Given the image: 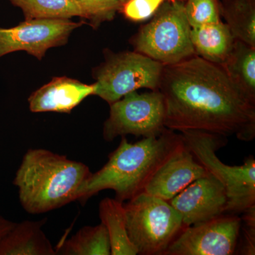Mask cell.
Segmentation results:
<instances>
[{
    "label": "cell",
    "instance_id": "cell-26",
    "mask_svg": "<svg viewBox=\"0 0 255 255\" xmlns=\"http://www.w3.org/2000/svg\"><path fill=\"white\" fill-rule=\"evenodd\" d=\"M128 1H129V0H119V1H120L122 5L125 4V3L127 2Z\"/></svg>",
    "mask_w": 255,
    "mask_h": 255
},
{
    "label": "cell",
    "instance_id": "cell-13",
    "mask_svg": "<svg viewBox=\"0 0 255 255\" xmlns=\"http://www.w3.org/2000/svg\"><path fill=\"white\" fill-rule=\"evenodd\" d=\"M94 92V84L87 85L67 77L55 78L30 96L29 109L33 113L70 114Z\"/></svg>",
    "mask_w": 255,
    "mask_h": 255
},
{
    "label": "cell",
    "instance_id": "cell-17",
    "mask_svg": "<svg viewBox=\"0 0 255 255\" xmlns=\"http://www.w3.org/2000/svg\"><path fill=\"white\" fill-rule=\"evenodd\" d=\"M228 77L247 95L255 100V48L235 39L222 64Z\"/></svg>",
    "mask_w": 255,
    "mask_h": 255
},
{
    "label": "cell",
    "instance_id": "cell-9",
    "mask_svg": "<svg viewBox=\"0 0 255 255\" xmlns=\"http://www.w3.org/2000/svg\"><path fill=\"white\" fill-rule=\"evenodd\" d=\"M241 231V218L223 214L184 228L164 255H232L236 253Z\"/></svg>",
    "mask_w": 255,
    "mask_h": 255
},
{
    "label": "cell",
    "instance_id": "cell-3",
    "mask_svg": "<svg viewBox=\"0 0 255 255\" xmlns=\"http://www.w3.org/2000/svg\"><path fill=\"white\" fill-rule=\"evenodd\" d=\"M86 164L46 149H29L23 155L13 184L23 209L41 214L77 201L91 175Z\"/></svg>",
    "mask_w": 255,
    "mask_h": 255
},
{
    "label": "cell",
    "instance_id": "cell-16",
    "mask_svg": "<svg viewBox=\"0 0 255 255\" xmlns=\"http://www.w3.org/2000/svg\"><path fill=\"white\" fill-rule=\"evenodd\" d=\"M99 214L110 237L111 255H137L136 248L128 235L123 202L105 198L99 206Z\"/></svg>",
    "mask_w": 255,
    "mask_h": 255
},
{
    "label": "cell",
    "instance_id": "cell-15",
    "mask_svg": "<svg viewBox=\"0 0 255 255\" xmlns=\"http://www.w3.org/2000/svg\"><path fill=\"white\" fill-rule=\"evenodd\" d=\"M191 40L196 55L221 65L232 49L235 38L226 23L220 21L191 28Z\"/></svg>",
    "mask_w": 255,
    "mask_h": 255
},
{
    "label": "cell",
    "instance_id": "cell-5",
    "mask_svg": "<svg viewBox=\"0 0 255 255\" xmlns=\"http://www.w3.org/2000/svg\"><path fill=\"white\" fill-rule=\"evenodd\" d=\"M129 239L137 255H164L184 228L181 214L169 204L142 192L124 205Z\"/></svg>",
    "mask_w": 255,
    "mask_h": 255
},
{
    "label": "cell",
    "instance_id": "cell-21",
    "mask_svg": "<svg viewBox=\"0 0 255 255\" xmlns=\"http://www.w3.org/2000/svg\"><path fill=\"white\" fill-rule=\"evenodd\" d=\"M184 10L191 27L221 21L220 0H186Z\"/></svg>",
    "mask_w": 255,
    "mask_h": 255
},
{
    "label": "cell",
    "instance_id": "cell-12",
    "mask_svg": "<svg viewBox=\"0 0 255 255\" xmlns=\"http://www.w3.org/2000/svg\"><path fill=\"white\" fill-rule=\"evenodd\" d=\"M208 173L186 147L156 172L144 192L169 201L191 183Z\"/></svg>",
    "mask_w": 255,
    "mask_h": 255
},
{
    "label": "cell",
    "instance_id": "cell-11",
    "mask_svg": "<svg viewBox=\"0 0 255 255\" xmlns=\"http://www.w3.org/2000/svg\"><path fill=\"white\" fill-rule=\"evenodd\" d=\"M169 203L181 214L186 228L225 214L228 198L223 184L208 173L189 184Z\"/></svg>",
    "mask_w": 255,
    "mask_h": 255
},
{
    "label": "cell",
    "instance_id": "cell-10",
    "mask_svg": "<svg viewBox=\"0 0 255 255\" xmlns=\"http://www.w3.org/2000/svg\"><path fill=\"white\" fill-rule=\"evenodd\" d=\"M82 24L70 19H26L13 28H0V58L24 50L41 60L50 48L65 45Z\"/></svg>",
    "mask_w": 255,
    "mask_h": 255
},
{
    "label": "cell",
    "instance_id": "cell-7",
    "mask_svg": "<svg viewBox=\"0 0 255 255\" xmlns=\"http://www.w3.org/2000/svg\"><path fill=\"white\" fill-rule=\"evenodd\" d=\"M163 66L136 51L112 55L96 70L94 95L110 105L139 89L158 90Z\"/></svg>",
    "mask_w": 255,
    "mask_h": 255
},
{
    "label": "cell",
    "instance_id": "cell-14",
    "mask_svg": "<svg viewBox=\"0 0 255 255\" xmlns=\"http://www.w3.org/2000/svg\"><path fill=\"white\" fill-rule=\"evenodd\" d=\"M46 221L15 223L0 241V255H55L50 240L43 231Z\"/></svg>",
    "mask_w": 255,
    "mask_h": 255
},
{
    "label": "cell",
    "instance_id": "cell-4",
    "mask_svg": "<svg viewBox=\"0 0 255 255\" xmlns=\"http://www.w3.org/2000/svg\"><path fill=\"white\" fill-rule=\"evenodd\" d=\"M181 132L188 150L226 189L228 203L225 214L238 216L255 209L254 157H248L243 165H228L216 155V151L226 145V137L201 130Z\"/></svg>",
    "mask_w": 255,
    "mask_h": 255
},
{
    "label": "cell",
    "instance_id": "cell-6",
    "mask_svg": "<svg viewBox=\"0 0 255 255\" xmlns=\"http://www.w3.org/2000/svg\"><path fill=\"white\" fill-rule=\"evenodd\" d=\"M184 1H166L133 40L135 51L162 63H179L196 55Z\"/></svg>",
    "mask_w": 255,
    "mask_h": 255
},
{
    "label": "cell",
    "instance_id": "cell-8",
    "mask_svg": "<svg viewBox=\"0 0 255 255\" xmlns=\"http://www.w3.org/2000/svg\"><path fill=\"white\" fill-rule=\"evenodd\" d=\"M164 117L163 96L159 90L130 92L110 105V117L104 124V139L111 142L127 135L159 136L166 129Z\"/></svg>",
    "mask_w": 255,
    "mask_h": 255
},
{
    "label": "cell",
    "instance_id": "cell-2",
    "mask_svg": "<svg viewBox=\"0 0 255 255\" xmlns=\"http://www.w3.org/2000/svg\"><path fill=\"white\" fill-rule=\"evenodd\" d=\"M185 147L182 134L167 128L159 136L143 137L135 143L122 136L108 162L82 184L77 201L85 204L107 189L115 192L117 200L129 201L144 192L156 172Z\"/></svg>",
    "mask_w": 255,
    "mask_h": 255
},
{
    "label": "cell",
    "instance_id": "cell-18",
    "mask_svg": "<svg viewBox=\"0 0 255 255\" xmlns=\"http://www.w3.org/2000/svg\"><path fill=\"white\" fill-rule=\"evenodd\" d=\"M220 12L235 39L255 48V0H220Z\"/></svg>",
    "mask_w": 255,
    "mask_h": 255
},
{
    "label": "cell",
    "instance_id": "cell-23",
    "mask_svg": "<svg viewBox=\"0 0 255 255\" xmlns=\"http://www.w3.org/2000/svg\"><path fill=\"white\" fill-rule=\"evenodd\" d=\"M185 1L186 0H129L122 5L120 11L128 19L141 21L151 17L166 1Z\"/></svg>",
    "mask_w": 255,
    "mask_h": 255
},
{
    "label": "cell",
    "instance_id": "cell-24",
    "mask_svg": "<svg viewBox=\"0 0 255 255\" xmlns=\"http://www.w3.org/2000/svg\"><path fill=\"white\" fill-rule=\"evenodd\" d=\"M241 218V229L243 230V245L241 254H255V208L247 211Z\"/></svg>",
    "mask_w": 255,
    "mask_h": 255
},
{
    "label": "cell",
    "instance_id": "cell-22",
    "mask_svg": "<svg viewBox=\"0 0 255 255\" xmlns=\"http://www.w3.org/2000/svg\"><path fill=\"white\" fill-rule=\"evenodd\" d=\"M82 6L85 18L93 27L113 19L122 8L119 0H76Z\"/></svg>",
    "mask_w": 255,
    "mask_h": 255
},
{
    "label": "cell",
    "instance_id": "cell-1",
    "mask_svg": "<svg viewBox=\"0 0 255 255\" xmlns=\"http://www.w3.org/2000/svg\"><path fill=\"white\" fill-rule=\"evenodd\" d=\"M158 90L165 106L166 128L254 140L255 100L232 82L222 65L197 55L164 65Z\"/></svg>",
    "mask_w": 255,
    "mask_h": 255
},
{
    "label": "cell",
    "instance_id": "cell-20",
    "mask_svg": "<svg viewBox=\"0 0 255 255\" xmlns=\"http://www.w3.org/2000/svg\"><path fill=\"white\" fill-rule=\"evenodd\" d=\"M22 10L26 19H70L85 18L76 0H9Z\"/></svg>",
    "mask_w": 255,
    "mask_h": 255
},
{
    "label": "cell",
    "instance_id": "cell-19",
    "mask_svg": "<svg viewBox=\"0 0 255 255\" xmlns=\"http://www.w3.org/2000/svg\"><path fill=\"white\" fill-rule=\"evenodd\" d=\"M56 255H111L110 237L102 224L85 226L55 248Z\"/></svg>",
    "mask_w": 255,
    "mask_h": 255
},
{
    "label": "cell",
    "instance_id": "cell-25",
    "mask_svg": "<svg viewBox=\"0 0 255 255\" xmlns=\"http://www.w3.org/2000/svg\"><path fill=\"white\" fill-rule=\"evenodd\" d=\"M15 223L0 215V241L14 227Z\"/></svg>",
    "mask_w": 255,
    "mask_h": 255
}]
</instances>
